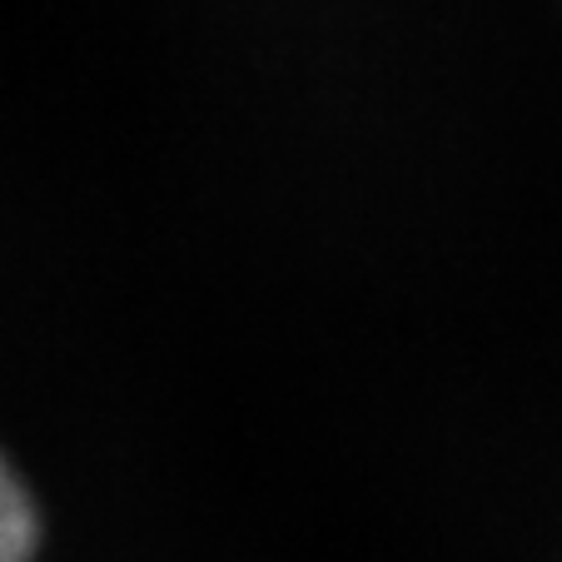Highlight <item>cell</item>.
Listing matches in <instances>:
<instances>
[{
  "mask_svg": "<svg viewBox=\"0 0 562 562\" xmlns=\"http://www.w3.org/2000/svg\"><path fill=\"white\" fill-rule=\"evenodd\" d=\"M35 548V503L0 458V562H25Z\"/></svg>",
  "mask_w": 562,
  "mask_h": 562,
  "instance_id": "obj_1",
  "label": "cell"
}]
</instances>
